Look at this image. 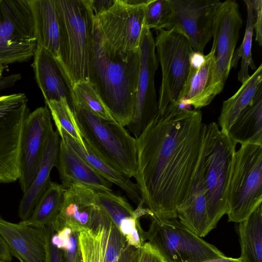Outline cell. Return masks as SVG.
<instances>
[{"mask_svg": "<svg viewBox=\"0 0 262 262\" xmlns=\"http://www.w3.org/2000/svg\"><path fill=\"white\" fill-rule=\"evenodd\" d=\"M228 135L236 144L262 145V85L240 113Z\"/></svg>", "mask_w": 262, "mask_h": 262, "instance_id": "cell-24", "label": "cell"}, {"mask_svg": "<svg viewBox=\"0 0 262 262\" xmlns=\"http://www.w3.org/2000/svg\"><path fill=\"white\" fill-rule=\"evenodd\" d=\"M61 29L60 63L72 87L89 81L95 14L89 0H55Z\"/></svg>", "mask_w": 262, "mask_h": 262, "instance_id": "cell-4", "label": "cell"}, {"mask_svg": "<svg viewBox=\"0 0 262 262\" xmlns=\"http://www.w3.org/2000/svg\"><path fill=\"white\" fill-rule=\"evenodd\" d=\"M140 62V51H116L103 38L94 20L89 81L115 120L124 127L132 121Z\"/></svg>", "mask_w": 262, "mask_h": 262, "instance_id": "cell-2", "label": "cell"}, {"mask_svg": "<svg viewBox=\"0 0 262 262\" xmlns=\"http://www.w3.org/2000/svg\"><path fill=\"white\" fill-rule=\"evenodd\" d=\"M66 188L62 184L51 182L31 216L27 220L20 222L37 227L52 225L59 213Z\"/></svg>", "mask_w": 262, "mask_h": 262, "instance_id": "cell-28", "label": "cell"}, {"mask_svg": "<svg viewBox=\"0 0 262 262\" xmlns=\"http://www.w3.org/2000/svg\"><path fill=\"white\" fill-rule=\"evenodd\" d=\"M107 219L97 192L75 184L66 188L59 213L51 225L55 231L67 227L79 233L95 229Z\"/></svg>", "mask_w": 262, "mask_h": 262, "instance_id": "cell-16", "label": "cell"}, {"mask_svg": "<svg viewBox=\"0 0 262 262\" xmlns=\"http://www.w3.org/2000/svg\"><path fill=\"white\" fill-rule=\"evenodd\" d=\"M105 226L104 262H137L140 248L129 245L110 220L105 222Z\"/></svg>", "mask_w": 262, "mask_h": 262, "instance_id": "cell-29", "label": "cell"}, {"mask_svg": "<svg viewBox=\"0 0 262 262\" xmlns=\"http://www.w3.org/2000/svg\"><path fill=\"white\" fill-rule=\"evenodd\" d=\"M203 144L195 173L184 199L177 207L180 222L196 235L203 237L211 231L207 210L206 192L203 180Z\"/></svg>", "mask_w": 262, "mask_h": 262, "instance_id": "cell-19", "label": "cell"}, {"mask_svg": "<svg viewBox=\"0 0 262 262\" xmlns=\"http://www.w3.org/2000/svg\"><path fill=\"white\" fill-rule=\"evenodd\" d=\"M237 231L242 262H262V205L245 220L238 223Z\"/></svg>", "mask_w": 262, "mask_h": 262, "instance_id": "cell-27", "label": "cell"}, {"mask_svg": "<svg viewBox=\"0 0 262 262\" xmlns=\"http://www.w3.org/2000/svg\"><path fill=\"white\" fill-rule=\"evenodd\" d=\"M148 1L116 0L107 11L95 16V23L103 38L116 51L129 53L140 49Z\"/></svg>", "mask_w": 262, "mask_h": 262, "instance_id": "cell-12", "label": "cell"}, {"mask_svg": "<svg viewBox=\"0 0 262 262\" xmlns=\"http://www.w3.org/2000/svg\"><path fill=\"white\" fill-rule=\"evenodd\" d=\"M60 138L67 143L94 170L105 180L121 188L134 203L141 201V194L136 183L125 174L113 168L93 154L88 147L85 148L61 128H57Z\"/></svg>", "mask_w": 262, "mask_h": 262, "instance_id": "cell-23", "label": "cell"}, {"mask_svg": "<svg viewBox=\"0 0 262 262\" xmlns=\"http://www.w3.org/2000/svg\"><path fill=\"white\" fill-rule=\"evenodd\" d=\"M140 62L135 107L131 123L126 126L137 138L157 115L158 100L154 78L158 68L155 39L150 29L143 27L140 43Z\"/></svg>", "mask_w": 262, "mask_h": 262, "instance_id": "cell-13", "label": "cell"}, {"mask_svg": "<svg viewBox=\"0 0 262 262\" xmlns=\"http://www.w3.org/2000/svg\"><path fill=\"white\" fill-rule=\"evenodd\" d=\"M246 5L247 17L244 39L241 46L233 53L231 68H235L242 58L241 68L238 73L237 78L242 83L249 77V68L256 70V68L252 56V41L253 34V12L251 0H244Z\"/></svg>", "mask_w": 262, "mask_h": 262, "instance_id": "cell-30", "label": "cell"}, {"mask_svg": "<svg viewBox=\"0 0 262 262\" xmlns=\"http://www.w3.org/2000/svg\"><path fill=\"white\" fill-rule=\"evenodd\" d=\"M236 146L216 122L205 124L203 173L211 230L227 212V192Z\"/></svg>", "mask_w": 262, "mask_h": 262, "instance_id": "cell-5", "label": "cell"}, {"mask_svg": "<svg viewBox=\"0 0 262 262\" xmlns=\"http://www.w3.org/2000/svg\"><path fill=\"white\" fill-rule=\"evenodd\" d=\"M29 2L37 47L48 50L60 63L61 29L55 0H29Z\"/></svg>", "mask_w": 262, "mask_h": 262, "instance_id": "cell-22", "label": "cell"}, {"mask_svg": "<svg viewBox=\"0 0 262 262\" xmlns=\"http://www.w3.org/2000/svg\"><path fill=\"white\" fill-rule=\"evenodd\" d=\"M0 262H6V261H3V260H2L0 259Z\"/></svg>", "mask_w": 262, "mask_h": 262, "instance_id": "cell-46", "label": "cell"}, {"mask_svg": "<svg viewBox=\"0 0 262 262\" xmlns=\"http://www.w3.org/2000/svg\"><path fill=\"white\" fill-rule=\"evenodd\" d=\"M137 262H166L158 252L148 242L140 248Z\"/></svg>", "mask_w": 262, "mask_h": 262, "instance_id": "cell-39", "label": "cell"}, {"mask_svg": "<svg viewBox=\"0 0 262 262\" xmlns=\"http://www.w3.org/2000/svg\"><path fill=\"white\" fill-rule=\"evenodd\" d=\"M214 68V57L211 50L205 55V60L201 66L189 65L187 78L179 101L180 107L192 105L194 110L202 108L203 98L211 82Z\"/></svg>", "mask_w": 262, "mask_h": 262, "instance_id": "cell-26", "label": "cell"}, {"mask_svg": "<svg viewBox=\"0 0 262 262\" xmlns=\"http://www.w3.org/2000/svg\"><path fill=\"white\" fill-rule=\"evenodd\" d=\"M0 259L6 261L10 262L12 260V255L10 250L0 234Z\"/></svg>", "mask_w": 262, "mask_h": 262, "instance_id": "cell-42", "label": "cell"}, {"mask_svg": "<svg viewBox=\"0 0 262 262\" xmlns=\"http://www.w3.org/2000/svg\"><path fill=\"white\" fill-rule=\"evenodd\" d=\"M37 47L29 0H0V63L28 61Z\"/></svg>", "mask_w": 262, "mask_h": 262, "instance_id": "cell-9", "label": "cell"}, {"mask_svg": "<svg viewBox=\"0 0 262 262\" xmlns=\"http://www.w3.org/2000/svg\"><path fill=\"white\" fill-rule=\"evenodd\" d=\"M145 239L166 262H200L225 257V254L196 235L177 219L161 220L150 217Z\"/></svg>", "mask_w": 262, "mask_h": 262, "instance_id": "cell-8", "label": "cell"}, {"mask_svg": "<svg viewBox=\"0 0 262 262\" xmlns=\"http://www.w3.org/2000/svg\"><path fill=\"white\" fill-rule=\"evenodd\" d=\"M33 67L45 102L66 98L72 111L77 104L72 85L62 66L48 50L37 47Z\"/></svg>", "mask_w": 262, "mask_h": 262, "instance_id": "cell-18", "label": "cell"}, {"mask_svg": "<svg viewBox=\"0 0 262 262\" xmlns=\"http://www.w3.org/2000/svg\"><path fill=\"white\" fill-rule=\"evenodd\" d=\"M60 141L57 130L52 129L37 174L20 201L18 214L21 221H26L31 216L36 205L51 182L50 173L56 165Z\"/></svg>", "mask_w": 262, "mask_h": 262, "instance_id": "cell-21", "label": "cell"}, {"mask_svg": "<svg viewBox=\"0 0 262 262\" xmlns=\"http://www.w3.org/2000/svg\"><path fill=\"white\" fill-rule=\"evenodd\" d=\"M55 167L62 184L66 188L78 184L96 192L113 191V184L99 174L61 139Z\"/></svg>", "mask_w": 262, "mask_h": 262, "instance_id": "cell-20", "label": "cell"}, {"mask_svg": "<svg viewBox=\"0 0 262 262\" xmlns=\"http://www.w3.org/2000/svg\"><path fill=\"white\" fill-rule=\"evenodd\" d=\"M242 24L237 3L232 0L221 2L215 19L211 49L214 57V71L210 85L202 101V107L209 104L224 87L231 69Z\"/></svg>", "mask_w": 262, "mask_h": 262, "instance_id": "cell-11", "label": "cell"}, {"mask_svg": "<svg viewBox=\"0 0 262 262\" xmlns=\"http://www.w3.org/2000/svg\"><path fill=\"white\" fill-rule=\"evenodd\" d=\"M57 128H61L85 148L75 118L66 98L46 103Z\"/></svg>", "mask_w": 262, "mask_h": 262, "instance_id": "cell-34", "label": "cell"}, {"mask_svg": "<svg viewBox=\"0 0 262 262\" xmlns=\"http://www.w3.org/2000/svg\"><path fill=\"white\" fill-rule=\"evenodd\" d=\"M51 117L48 107L41 106L30 112L26 120L21 137L18 179L24 193L31 185L40 167L48 138L53 129Z\"/></svg>", "mask_w": 262, "mask_h": 262, "instance_id": "cell-15", "label": "cell"}, {"mask_svg": "<svg viewBox=\"0 0 262 262\" xmlns=\"http://www.w3.org/2000/svg\"><path fill=\"white\" fill-rule=\"evenodd\" d=\"M79 232L67 227L54 231L52 244L62 251L65 262H74L79 250Z\"/></svg>", "mask_w": 262, "mask_h": 262, "instance_id": "cell-36", "label": "cell"}, {"mask_svg": "<svg viewBox=\"0 0 262 262\" xmlns=\"http://www.w3.org/2000/svg\"><path fill=\"white\" fill-rule=\"evenodd\" d=\"M228 222L247 219L262 203V145H241L233 157L227 192Z\"/></svg>", "mask_w": 262, "mask_h": 262, "instance_id": "cell-6", "label": "cell"}, {"mask_svg": "<svg viewBox=\"0 0 262 262\" xmlns=\"http://www.w3.org/2000/svg\"><path fill=\"white\" fill-rule=\"evenodd\" d=\"M0 234L20 262H46V227L15 224L0 216Z\"/></svg>", "mask_w": 262, "mask_h": 262, "instance_id": "cell-17", "label": "cell"}, {"mask_svg": "<svg viewBox=\"0 0 262 262\" xmlns=\"http://www.w3.org/2000/svg\"><path fill=\"white\" fill-rule=\"evenodd\" d=\"M253 12V30L255 32V40L262 45V1L251 0Z\"/></svg>", "mask_w": 262, "mask_h": 262, "instance_id": "cell-38", "label": "cell"}, {"mask_svg": "<svg viewBox=\"0 0 262 262\" xmlns=\"http://www.w3.org/2000/svg\"><path fill=\"white\" fill-rule=\"evenodd\" d=\"M46 227V262H65L62 251L56 247L51 242V235L54 231L52 225Z\"/></svg>", "mask_w": 262, "mask_h": 262, "instance_id": "cell-37", "label": "cell"}, {"mask_svg": "<svg viewBox=\"0 0 262 262\" xmlns=\"http://www.w3.org/2000/svg\"><path fill=\"white\" fill-rule=\"evenodd\" d=\"M262 85V65L243 83L237 91L223 103L218 118L219 126L223 134L229 131L240 113L250 103Z\"/></svg>", "mask_w": 262, "mask_h": 262, "instance_id": "cell-25", "label": "cell"}, {"mask_svg": "<svg viewBox=\"0 0 262 262\" xmlns=\"http://www.w3.org/2000/svg\"><path fill=\"white\" fill-rule=\"evenodd\" d=\"M72 111L83 142L90 150L114 169L135 178L136 138L116 121L103 119L78 103Z\"/></svg>", "mask_w": 262, "mask_h": 262, "instance_id": "cell-3", "label": "cell"}, {"mask_svg": "<svg viewBox=\"0 0 262 262\" xmlns=\"http://www.w3.org/2000/svg\"><path fill=\"white\" fill-rule=\"evenodd\" d=\"M4 65L2 64V63H0V77H1L2 76V73H3V72L4 70Z\"/></svg>", "mask_w": 262, "mask_h": 262, "instance_id": "cell-45", "label": "cell"}, {"mask_svg": "<svg viewBox=\"0 0 262 262\" xmlns=\"http://www.w3.org/2000/svg\"><path fill=\"white\" fill-rule=\"evenodd\" d=\"M97 198L104 212L117 228L125 219L134 216L140 218L124 196L113 191L97 192Z\"/></svg>", "mask_w": 262, "mask_h": 262, "instance_id": "cell-32", "label": "cell"}, {"mask_svg": "<svg viewBox=\"0 0 262 262\" xmlns=\"http://www.w3.org/2000/svg\"><path fill=\"white\" fill-rule=\"evenodd\" d=\"M204 125L199 110L175 106L157 115L136 138L135 179L151 217L178 219V206L189 189L200 157Z\"/></svg>", "mask_w": 262, "mask_h": 262, "instance_id": "cell-1", "label": "cell"}, {"mask_svg": "<svg viewBox=\"0 0 262 262\" xmlns=\"http://www.w3.org/2000/svg\"><path fill=\"white\" fill-rule=\"evenodd\" d=\"M172 12L170 0H148L144 9L143 27L166 29Z\"/></svg>", "mask_w": 262, "mask_h": 262, "instance_id": "cell-35", "label": "cell"}, {"mask_svg": "<svg viewBox=\"0 0 262 262\" xmlns=\"http://www.w3.org/2000/svg\"><path fill=\"white\" fill-rule=\"evenodd\" d=\"M74 262H83L82 261V257L81 255V253L79 249V250L78 251V252L77 253L76 258Z\"/></svg>", "mask_w": 262, "mask_h": 262, "instance_id": "cell-44", "label": "cell"}, {"mask_svg": "<svg viewBox=\"0 0 262 262\" xmlns=\"http://www.w3.org/2000/svg\"><path fill=\"white\" fill-rule=\"evenodd\" d=\"M172 12L166 30L176 27L189 40L194 51L203 53L212 38L219 0H170Z\"/></svg>", "mask_w": 262, "mask_h": 262, "instance_id": "cell-14", "label": "cell"}, {"mask_svg": "<svg viewBox=\"0 0 262 262\" xmlns=\"http://www.w3.org/2000/svg\"><path fill=\"white\" fill-rule=\"evenodd\" d=\"M77 103L103 119L116 121L100 96L89 81H81L73 85Z\"/></svg>", "mask_w": 262, "mask_h": 262, "instance_id": "cell-33", "label": "cell"}, {"mask_svg": "<svg viewBox=\"0 0 262 262\" xmlns=\"http://www.w3.org/2000/svg\"><path fill=\"white\" fill-rule=\"evenodd\" d=\"M158 31L155 43L161 68L162 81L157 115H162L169 108L179 106L193 50L187 37L177 28Z\"/></svg>", "mask_w": 262, "mask_h": 262, "instance_id": "cell-7", "label": "cell"}, {"mask_svg": "<svg viewBox=\"0 0 262 262\" xmlns=\"http://www.w3.org/2000/svg\"><path fill=\"white\" fill-rule=\"evenodd\" d=\"M200 262H242L239 258L227 257L215 258L204 260Z\"/></svg>", "mask_w": 262, "mask_h": 262, "instance_id": "cell-43", "label": "cell"}, {"mask_svg": "<svg viewBox=\"0 0 262 262\" xmlns=\"http://www.w3.org/2000/svg\"><path fill=\"white\" fill-rule=\"evenodd\" d=\"M21 79L20 74H13L7 76L0 77V91L12 86Z\"/></svg>", "mask_w": 262, "mask_h": 262, "instance_id": "cell-41", "label": "cell"}, {"mask_svg": "<svg viewBox=\"0 0 262 262\" xmlns=\"http://www.w3.org/2000/svg\"><path fill=\"white\" fill-rule=\"evenodd\" d=\"M105 222L95 229L83 231L79 234V247L83 262H104Z\"/></svg>", "mask_w": 262, "mask_h": 262, "instance_id": "cell-31", "label": "cell"}, {"mask_svg": "<svg viewBox=\"0 0 262 262\" xmlns=\"http://www.w3.org/2000/svg\"><path fill=\"white\" fill-rule=\"evenodd\" d=\"M27 102L24 93L0 96V183L19 178L21 137L30 113Z\"/></svg>", "mask_w": 262, "mask_h": 262, "instance_id": "cell-10", "label": "cell"}, {"mask_svg": "<svg viewBox=\"0 0 262 262\" xmlns=\"http://www.w3.org/2000/svg\"><path fill=\"white\" fill-rule=\"evenodd\" d=\"M116 0H89L90 6L95 14L98 16L107 11Z\"/></svg>", "mask_w": 262, "mask_h": 262, "instance_id": "cell-40", "label": "cell"}]
</instances>
